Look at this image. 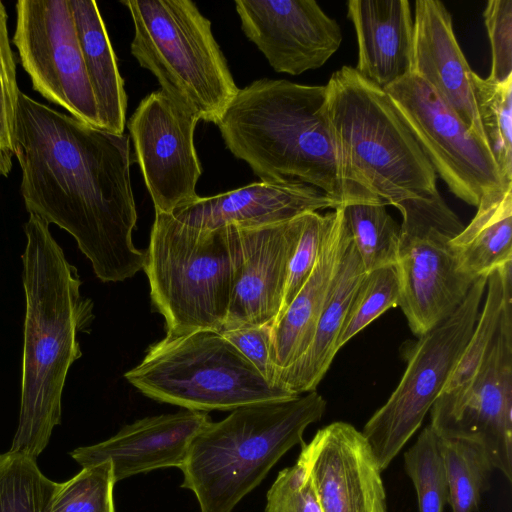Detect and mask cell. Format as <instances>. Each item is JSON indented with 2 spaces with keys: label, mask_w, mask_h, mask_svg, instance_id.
I'll use <instances>...</instances> for the list:
<instances>
[{
  "label": "cell",
  "mask_w": 512,
  "mask_h": 512,
  "mask_svg": "<svg viewBox=\"0 0 512 512\" xmlns=\"http://www.w3.org/2000/svg\"><path fill=\"white\" fill-rule=\"evenodd\" d=\"M134 23L131 54L161 90L215 125L237 87L211 22L191 0H123Z\"/></svg>",
  "instance_id": "cell-7"
},
{
  "label": "cell",
  "mask_w": 512,
  "mask_h": 512,
  "mask_svg": "<svg viewBox=\"0 0 512 512\" xmlns=\"http://www.w3.org/2000/svg\"><path fill=\"white\" fill-rule=\"evenodd\" d=\"M366 273L351 239L332 291L318 318L311 343L297 361L278 369L279 386L294 395L316 390L339 350L337 342L344 320Z\"/></svg>",
  "instance_id": "cell-23"
},
{
  "label": "cell",
  "mask_w": 512,
  "mask_h": 512,
  "mask_svg": "<svg viewBox=\"0 0 512 512\" xmlns=\"http://www.w3.org/2000/svg\"><path fill=\"white\" fill-rule=\"evenodd\" d=\"M12 42L32 87L72 117L102 129L69 0H19Z\"/></svg>",
  "instance_id": "cell-13"
},
{
  "label": "cell",
  "mask_w": 512,
  "mask_h": 512,
  "mask_svg": "<svg viewBox=\"0 0 512 512\" xmlns=\"http://www.w3.org/2000/svg\"><path fill=\"white\" fill-rule=\"evenodd\" d=\"M491 45L488 79L504 82L512 77V0H490L483 12Z\"/></svg>",
  "instance_id": "cell-37"
},
{
  "label": "cell",
  "mask_w": 512,
  "mask_h": 512,
  "mask_svg": "<svg viewBox=\"0 0 512 512\" xmlns=\"http://www.w3.org/2000/svg\"><path fill=\"white\" fill-rule=\"evenodd\" d=\"M58 486L36 459L12 450L0 454V512H48Z\"/></svg>",
  "instance_id": "cell-30"
},
{
  "label": "cell",
  "mask_w": 512,
  "mask_h": 512,
  "mask_svg": "<svg viewBox=\"0 0 512 512\" xmlns=\"http://www.w3.org/2000/svg\"><path fill=\"white\" fill-rule=\"evenodd\" d=\"M299 222L297 239L289 260L282 307L277 318L289 306L316 264L325 230L326 214L304 213L300 215Z\"/></svg>",
  "instance_id": "cell-35"
},
{
  "label": "cell",
  "mask_w": 512,
  "mask_h": 512,
  "mask_svg": "<svg viewBox=\"0 0 512 512\" xmlns=\"http://www.w3.org/2000/svg\"><path fill=\"white\" fill-rule=\"evenodd\" d=\"M115 484L109 460L82 467L74 477L59 483L48 512H116Z\"/></svg>",
  "instance_id": "cell-32"
},
{
  "label": "cell",
  "mask_w": 512,
  "mask_h": 512,
  "mask_svg": "<svg viewBox=\"0 0 512 512\" xmlns=\"http://www.w3.org/2000/svg\"><path fill=\"white\" fill-rule=\"evenodd\" d=\"M352 242L366 272L395 265L401 228L382 202H358L342 207Z\"/></svg>",
  "instance_id": "cell-28"
},
{
  "label": "cell",
  "mask_w": 512,
  "mask_h": 512,
  "mask_svg": "<svg viewBox=\"0 0 512 512\" xmlns=\"http://www.w3.org/2000/svg\"><path fill=\"white\" fill-rule=\"evenodd\" d=\"M327 115L349 178L385 205L427 199L436 173L387 92L353 67L325 85Z\"/></svg>",
  "instance_id": "cell-5"
},
{
  "label": "cell",
  "mask_w": 512,
  "mask_h": 512,
  "mask_svg": "<svg viewBox=\"0 0 512 512\" xmlns=\"http://www.w3.org/2000/svg\"><path fill=\"white\" fill-rule=\"evenodd\" d=\"M404 464L418 499L419 512H443L449 489L440 438L430 425L405 452Z\"/></svg>",
  "instance_id": "cell-31"
},
{
  "label": "cell",
  "mask_w": 512,
  "mask_h": 512,
  "mask_svg": "<svg viewBox=\"0 0 512 512\" xmlns=\"http://www.w3.org/2000/svg\"><path fill=\"white\" fill-rule=\"evenodd\" d=\"M7 19L5 6L0 1V177H8L13 166L14 127L20 92Z\"/></svg>",
  "instance_id": "cell-34"
},
{
  "label": "cell",
  "mask_w": 512,
  "mask_h": 512,
  "mask_svg": "<svg viewBox=\"0 0 512 512\" xmlns=\"http://www.w3.org/2000/svg\"><path fill=\"white\" fill-rule=\"evenodd\" d=\"M264 512H322L311 480L299 461L279 471L267 491Z\"/></svg>",
  "instance_id": "cell-36"
},
{
  "label": "cell",
  "mask_w": 512,
  "mask_h": 512,
  "mask_svg": "<svg viewBox=\"0 0 512 512\" xmlns=\"http://www.w3.org/2000/svg\"><path fill=\"white\" fill-rule=\"evenodd\" d=\"M271 327L250 326L220 332L269 383L279 386L278 368L271 358Z\"/></svg>",
  "instance_id": "cell-38"
},
{
  "label": "cell",
  "mask_w": 512,
  "mask_h": 512,
  "mask_svg": "<svg viewBox=\"0 0 512 512\" xmlns=\"http://www.w3.org/2000/svg\"><path fill=\"white\" fill-rule=\"evenodd\" d=\"M199 121L161 89L143 98L128 121L155 213L170 214L199 197L196 185L202 167L194 145Z\"/></svg>",
  "instance_id": "cell-14"
},
{
  "label": "cell",
  "mask_w": 512,
  "mask_h": 512,
  "mask_svg": "<svg viewBox=\"0 0 512 512\" xmlns=\"http://www.w3.org/2000/svg\"><path fill=\"white\" fill-rule=\"evenodd\" d=\"M326 410L315 390L306 395L239 407L210 421L193 439L180 470L182 488L200 512H232Z\"/></svg>",
  "instance_id": "cell-4"
},
{
  "label": "cell",
  "mask_w": 512,
  "mask_h": 512,
  "mask_svg": "<svg viewBox=\"0 0 512 512\" xmlns=\"http://www.w3.org/2000/svg\"><path fill=\"white\" fill-rule=\"evenodd\" d=\"M124 377L153 400L199 412L298 396L269 383L220 331L210 329L166 334Z\"/></svg>",
  "instance_id": "cell-8"
},
{
  "label": "cell",
  "mask_w": 512,
  "mask_h": 512,
  "mask_svg": "<svg viewBox=\"0 0 512 512\" xmlns=\"http://www.w3.org/2000/svg\"><path fill=\"white\" fill-rule=\"evenodd\" d=\"M305 468L322 512H387L382 470L363 434L337 421L301 444Z\"/></svg>",
  "instance_id": "cell-16"
},
{
  "label": "cell",
  "mask_w": 512,
  "mask_h": 512,
  "mask_svg": "<svg viewBox=\"0 0 512 512\" xmlns=\"http://www.w3.org/2000/svg\"><path fill=\"white\" fill-rule=\"evenodd\" d=\"M486 144L505 181L512 182V77L504 82L469 74Z\"/></svg>",
  "instance_id": "cell-27"
},
{
  "label": "cell",
  "mask_w": 512,
  "mask_h": 512,
  "mask_svg": "<svg viewBox=\"0 0 512 512\" xmlns=\"http://www.w3.org/2000/svg\"><path fill=\"white\" fill-rule=\"evenodd\" d=\"M358 46L355 70L385 89L410 72L413 19L407 0H350Z\"/></svg>",
  "instance_id": "cell-22"
},
{
  "label": "cell",
  "mask_w": 512,
  "mask_h": 512,
  "mask_svg": "<svg viewBox=\"0 0 512 512\" xmlns=\"http://www.w3.org/2000/svg\"><path fill=\"white\" fill-rule=\"evenodd\" d=\"M241 265L236 226L198 230L155 213L143 270L167 334L221 331Z\"/></svg>",
  "instance_id": "cell-6"
},
{
  "label": "cell",
  "mask_w": 512,
  "mask_h": 512,
  "mask_svg": "<svg viewBox=\"0 0 512 512\" xmlns=\"http://www.w3.org/2000/svg\"><path fill=\"white\" fill-rule=\"evenodd\" d=\"M350 242L342 207L327 213L316 264L307 281L271 327V358L278 369L293 364L309 347Z\"/></svg>",
  "instance_id": "cell-21"
},
{
  "label": "cell",
  "mask_w": 512,
  "mask_h": 512,
  "mask_svg": "<svg viewBox=\"0 0 512 512\" xmlns=\"http://www.w3.org/2000/svg\"><path fill=\"white\" fill-rule=\"evenodd\" d=\"M14 156L26 210L74 237L102 282L143 269L133 244L137 211L130 138L94 128L19 92Z\"/></svg>",
  "instance_id": "cell-1"
},
{
  "label": "cell",
  "mask_w": 512,
  "mask_h": 512,
  "mask_svg": "<svg viewBox=\"0 0 512 512\" xmlns=\"http://www.w3.org/2000/svg\"><path fill=\"white\" fill-rule=\"evenodd\" d=\"M511 270L512 261L487 276L486 298L474 330L439 395H449L461 390L479 368L497 333L506 296L512 292Z\"/></svg>",
  "instance_id": "cell-26"
},
{
  "label": "cell",
  "mask_w": 512,
  "mask_h": 512,
  "mask_svg": "<svg viewBox=\"0 0 512 512\" xmlns=\"http://www.w3.org/2000/svg\"><path fill=\"white\" fill-rule=\"evenodd\" d=\"M398 304L399 281L395 266H384L367 272L348 309L338 338V349Z\"/></svg>",
  "instance_id": "cell-33"
},
{
  "label": "cell",
  "mask_w": 512,
  "mask_h": 512,
  "mask_svg": "<svg viewBox=\"0 0 512 512\" xmlns=\"http://www.w3.org/2000/svg\"><path fill=\"white\" fill-rule=\"evenodd\" d=\"M429 412L439 437L479 445L494 469L512 480V293L474 376L461 390L439 395Z\"/></svg>",
  "instance_id": "cell-12"
},
{
  "label": "cell",
  "mask_w": 512,
  "mask_h": 512,
  "mask_svg": "<svg viewBox=\"0 0 512 512\" xmlns=\"http://www.w3.org/2000/svg\"><path fill=\"white\" fill-rule=\"evenodd\" d=\"M207 412L184 410L145 417L100 443L76 448L82 467L109 460L116 483L131 476L184 463L194 437L210 422Z\"/></svg>",
  "instance_id": "cell-19"
},
{
  "label": "cell",
  "mask_w": 512,
  "mask_h": 512,
  "mask_svg": "<svg viewBox=\"0 0 512 512\" xmlns=\"http://www.w3.org/2000/svg\"><path fill=\"white\" fill-rule=\"evenodd\" d=\"M486 285L487 276L479 277L459 308L419 337L395 390L364 425L361 433L382 471L419 429L460 360L476 325Z\"/></svg>",
  "instance_id": "cell-10"
},
{
  "label": "cell",
  "mask_w": 512,
  "mask_h": 512,
  "mask_svg": "<svg viewBox=\"0 0 512 512\" xmlns=\"http://www.w3.org/2000/svg\"><path fill=\"white\" fill-rule=\"evenodd\" d=\"M341 207L319 189L296 179L259 181L211 197H198L174 212L177 222L198 230L233 225L259 227L290 221L304 213Z\"/></svg>",
  "instance_id": "cell-18"
},
{
  "label": "cell",
  "mask_w": 512,
  "mask_h": 512,
  "mask_svg": "<svg viewBox=\"0 0 512 512\" xmlns=\"http://www.w3.org/2000/svg\"><path fill=\"white\" fill-rule=\"evenodd\" d=\"M245 36L278 73L300 75L323 66L342 33L314 0H236Z\"/></svg>",
  "instance_id": "cell-15"
},
{
  "label": "cell",
  "mask_w": 512,
  "mask_h": 512,
  "mask_svg": "<svg viewBox=\"0 0 512 512\" xmlns=\"http://www.w3.org/2000/svg\"><path fill=\"white\" fill-rule=\"evenodd\" d=\"M512 186L484 197L450 241L459 270L478 279L512 261Z\"/></svg>",
  "instance_id": "cell-25"
},
{
  "label": "cell",
  "mask_w": 512,
  "mask_h": 512,
  "mask_svg": "<svg viewBox=\"0 0 512 512\" xmlns=\"http://www.w3.org/2000/svg\"><path fill=\"white\" fill-rule=\"evenodd\" d=\"M216 125L229 151L261 181L296 179L341 207L382 202L346 172L327 115L325 85L255 80L238 90Z\"/></svg>",
  "instance_id": "cell-3"
},
{
  "label": "cell",
  "mask_w": 512,
  "mask_h": 512,
  "mask_svg": "<svg viewBox=\"0 0 512 512\" xmlns=\"http://www.w3.org/2000/svg\"><path fill=\"white\" fill-rule=\"evenodd\" d=\"M299 217L273 225L236 226L242 265L221 331L273 325L282 307Z\"/></svg>",
  "instance_id": "cell-17"
},
{
  "label": "cell",
  "mask_w": 512,
  "mask_h": 512,
  "mask_svg": "<svg viewBox=\"0 0 512 512\" xmlns=\"http://www.w3.org/2000/svg\"><path fill=\"white\" fill-rule=\"evenodd\" d=\"M471 71L457 42L452 17L445 5L438 0H417L409 73L430 85L486 144L469 78Z\"/></svg>",
  "instance_id": "cell-20"
},
{
  "label": "cell",
  "mask_w": 512,
  "mask_h": 512,
  "mask_svg": "<svg viewBox=\"0 0 512 512\" xmlns=\"http://www.w3.org/2000/svg\"><path fill=\"white\" fill-rule=\"evenodd\" d=\"M434 171L459 199L480 201L510 186L488 146L423 79L408 73L384 89Z\"/></svg>",
  "instance_id": "cell-11"
},
{
  "label": "cell",
  "mask_w": 512,
  "mask_h": 512,
  "mask_svg": "<svg viewBox=\"0 0 512 512\" xmlns=\"http://www.w3.org/2000/svg\"><path fill=\"white\" fill-rule=\"evenodd\" d=\"M102 130L124 134L127 94L97 3L69 0Z\"/></svg>",
  "instance_id": "cell-24"
},
{
  "label": "cell",
  "mask_w": 512,
  "mask_h": 512,
  "mask_svg": "<svg viewBox=\"0 0 512 512\" xmlns=\"http://www.w3.org/2000/svg\"><path fill=\"white\" fill-rule=\"evenodd\" d=\"M439 438L452 512L477 511L494 469L488 455L475 443Z\"/></svg>",
  "instance_id": "cell-29"
},
{
  "label": "cell",
  "mask_w": 512,
  "mask_h": 512,
  "mask_svg": "<svg viewBox=\"0 0 512 512\" xmlns=\"http://www.w3.org/2000/svg\"><path fill=\"white\" fill-rule=\"evenodd\" d=\"M402 215L395 269L399 304L414 335L445 321L463 303L473 279L462 273L450 241L464 228L439 192L394 205Z\"/></svg>",
  "instance_id": "cell-9"
},
{
  "label": "cell",
  "mask_w": 512,
  "mask_h": 512,
  "mask_svg": "<svg viewBox=\"0 0 512 512\" xmlns=\"http://www.w3.org/2000/svg\"><path fill=\"white\" fill-rule=\"evenodd\" d=\"M22 254L26 310L23 329L19 423L12 451L36 459L61 422L68 371L82 356L78 336L94 319L93 302L82 296V281L49 230L29 214Z\"/></svg>",
  "instance_id": "cell-2"
}]
</instances>
